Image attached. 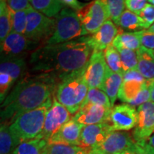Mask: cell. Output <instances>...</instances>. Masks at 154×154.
<instances>
[{
    "label": "cell",
    "mask_w": 154,
    "mask_h": 154,
    "mask_svg": "<svg viewBox=\"0 0 154 154\" xmlns=\"http://www.w3.org/2000/svg\"><path fill=\"white\" fill-rule=\"evenodd\" d=\"M92 52L84 36L64 43L46 44L31 53L29 72L51 75L60 82L86 67Z\"/></svg>",
    "instance_id": "obj_1"
},
{
    "label": "cell",
    "mask_w": 154,
    "mask_h": 154,
    "mask_svg": "<svg viewBox=\"0 0 154 154\" xmlns=\"http://www.w3.org/2000/svg\"><path fill=\"white\" fill-rule=\"evenodd\" d=\"M59 81L47 74L26 71L1 105V124L11 125L23 113L44 104L55 94Z\"/></svg>",
    "instance_id": "obj_2"
},
{
    "label": "cell",
    "mask_w": 154,
    "mask_h": 154,
    "mask_svg": "<svg viewBox=\"0 0 154 154\" xmlns=\"http://www.w3.org/2000/svg\"><path fill=\"white\" fill-rule=\"evenodd\" d=\"M86 68L64 77L56 89V99L72 115L78 112L87 96L88 86L85 78Z\"/></svg>",
    "instance_id": "obj_3"
},
{
    "label": "cell",
    "mask_w": 154,
    "mask_h": 154,
    "mask_svg": "<svg viewBox=\"0 0 154 154\" xmlns=\"http://www.w3.org/2000/svg\"><path fill=\"white\" fill-rule=\"evenodd\" d=\"M54 96L41 106L23 113L9 125V129L17 145L40 136L44 129L46 115L52 105Z\"/></svg>",
    "instance_id": "obj_4"
},
{
    "label": "cell",
    "mask_w": 154,
    "mask_h": 154,
    "mask_svg": "<svg viewBox=\"0 0 154 154\" xmlns=\"http://www.w3.org/2000/svg\"><path fill=\"white\" fill-rule=\"evenodd\" d=\"M55 20L54 32L46 44L64 43L82 36L80 19L72 9L64 7L55 17Z\"/></svg>",
    "instance_id": "obj_5"
},
{
    "label": "cell",
    "mask_w": 154,
    "mask_h": 154,
    "mask_svg": "<svg viewBox=\"0 0 154 154\" xmlns=\"http://www.w3.org/2000/svg\"><path fill=\"white\" fill-rule=\"evenodd\" d=\"M82 27V36L93 34L109 19H111L108 3L94 0L76 11Z\"/></svg>",
    "instance_id": "obj_6"
},
{
    "label": "cell",
    "mask_w": 154,
    "mask_h": 154,
    "mask_svg": "<svg viewBox=\"0 0 154 154\" xmlns=\"http://www.w3.org/2000/svg\"><path fill=\"white\" fill-rule=\"evenodd\" d=\"M55 18H50L31 7L28 9L27 24L24 35L45 45L55 30Z\"/></svg>",
    "instance_id": "obj_7"
},
{
    "label": "cell",
    "mask_w": 154,
    "mask_h": 154,
    "mask_svg": "<svg viewBox=\"0 0 154 154\" xmlns=\"http://www.w3.org/2000/svg\"><path fill=\"white\" fill-rule=\"evenodd\" d=\"M25 57L1 59L0 64V99L2 103L11 88L26 72Z\"/></svg>",
    "instance_id": "obj_8"
},
{
    "label": "cell",
    "mask_w": 154,
    "mask_h": 154,
    "mask_svg": "<svg viewBox=\"0 0 154 154\" xmlns=\"http://www.w3.org/2000/svg\"><path fill=\"white\" fill-rule=\"evenodd\" d=\"M41 47V44L30 39L24 34L11 32L1 42V59L25 57L29 52L32 53Z\"/></svg>",
    "instance_id": "obj_9"
},
{
    "label": "cell",
    "mask_w": 154,
    "mask_h": 154,
    "mask_svg": "<svg viewBox=\"0 0 154 154\" xmlns=\"http://www.w3.org/2000/svg\"><path fill=\"white\" fill-rule=\"evenodd\" d=\"M136 143L127 131H113L102 143L90 150L88 154H116L133 148Z\"/></svg>",
    "instance_id": "obj_10"
},
{
    "label": "cell",
    "mask_w": 154,
    "mask_h": 154,
    "mask_svg": "<svg viewBox=\"0 0 154 154\" xmlns=\"http://www.w3.org/2000/svg\"><path fill=\"white\" fill-rule=\"evenodd\" d=\"M71 115L66 108L61 104L54 96L52 105L46 115L43 131L38 137L49 140L63 125L72 119Z\"/></svg>",
    "instance_id": "obj_11"
},
{
    "label": "cell",
    "mask_w": 154,
    "mask_h": 154,
    "mask_svg": "<svg viewBox=\"0 0 154 154\" xmlns=\"http://www.w3.org/2000/svg\"><path fill=\"white\" fill-rule=\"evenodd\" d=\"M137 114L133 138L136 142L147 141L154 133V102H146L138 106Z\"/></svg>",
    "instance_id": "obj_12"
},
{
    "label": "cell",
    "mask_w": 154,
    "mask_h": 154,
    "mask_svg": "<svg viewBox=\"0 0 154 154\" xmlns=\"http://www.w3.org/2000/svg\"><path fill=\"white\" fill-rule=\"evenodd\" d=\"M138 121L137 110L128 103L116 105L111 108L109 123L113 131H127L136 127Z\"/></svg>",
    "instance_id": "obj_13"
},
{
    "label": "cell",
    "mask_w": 154,
    "mask_h": 154,
    "mask_svg": "<svg viewBox=\"0 0 154 154\" xmlns=\"http://www.w3.org/2000/svg\"><path fill=\"white\" fill-rule=\"evenodd\" d=\"M123 32L124 31L118 27L111 19H109L95 33L84 36L93 51H104L113 44L116 36Z\"/></svg>",
    "instance_id": "obj_14"
},
{
    "label": "cell",
    "mask_w": 154,
    "mask_h": 154,
    "mask_svg": "<svg viewBox=\"0 0 154 154\" xmlns=\"http://www.w3.org/2000/svg\"><path fill=\"white\" fill-rule=\"evenodd\" d=\"M106 67L103 51H93L85 71L88 88L101 89L106 73Z\"/></svg>",
    "instance_id": "obj_15"
},
{
    "label": "cell",
    "mask_w": 154,
    "mask_h": 154,
    "mask_svg": "<svg viewBox=\"0 0 154 154\" xmlns=\"http://www.w3.org/2000/svg\"><path fill=\"white\" fill-rule=\"evenodd\" d=\"M111 110L104 106L87 103L82 106L72 119L84 126L109 122Z\"/></svg>",
    "instance_id": "obj_16"
},
{
    "label": "cell",
    "mask_w": 154,
    "mask_h": 154,
    "mask_svg": "<svg viewBox=\"0 0 154 154\" xmlns=\"http://www.w3.org/2000/svg\"><path fill=\"white\" fill-rule=\"evenodd\" d=\"M113 131L112 126L109 122L84 126L81 134L79 146L90 151L102 143Z\"/></svg>",
    "instance_id": "obj_17"
},
{
    "label": "cell",
    "mask_w": 154,
    "mask_h": 154,
    "mask_svg": "<svg viewBox=\"0 0 154 154\" xmlns=\"http://www.w3.org/2000/svg\"><path fill=\"white\" fill-rule=\"evenodd\" d=\"M84 126L72 119L47 140L49 144L79 146Z\"/></svg>",
    "instance_id": "obj_18"
},
{
    "label": "cell",
    "mask_w": 154,
    "mask_h": 154,
    "mask_svg": "<svg viewBox=\"0 0 154 154\" xmlns=\"http://www.w3.org/2000/svg\"><path fill=\"white\" fill-rule=\"evenodd\" d=\"M115 24L124 32L125 31H127V32H139L150 27L141 17L128 9L122 13Z\"/></svg>",
    "instance_id": "obj_19"
},
{
    "label": "cell",
    "mask_w": 154,
    "mask_h": 154,
    "mask_svg": "<svg viewBox=\"0 0 154 154\" xmlns=\"http://www.w3.org/2000/svg\"><path fill=\"white\" fill-rule=\"evenodd\" d=\"M123 83V74L113 72L107 66L106 73L101 90L104 91L110 99L111 106H114L116 100Z\"/></svg>",
    "instance_id": "obj_20"
},
{
    "label": "cell",
    "mask_w": 154,
    "mask_h": 154,
    "mask_svg": "<svg viewBox=\"0 0 154 154\" xmlns=\"http://www.w3.org/2000/svg\"><path fill=\"white\" fill-rule=\"evenodd\" d=\"M137 69L146 80H154V54L153 51L140 47L137 51Z\"/></svg>",
    "instance_id": "obj_21"
},
{
    "label": "cell",
    "mask_w": 154,
    "mask_h": 154,
    "mask_svg": "<svg viewBox=\"0 0 154 154\" xmlns=\"http://www.w3.org/2000/svg\"><path fill=\"white\" fill-rule=\"evenodd\" d=\"M142 31L135 32H120L113 40L112 45L118 50L127 49L137 51L141 47L140 36Z\"/></svg>",
    "instance_id": "obj_22"
},
{
    "label": "cell",
    "mask_w": 154,
    "mask_h": 154,
    "mask_svg": "<svg viewBox=\"0 0 154 154\" xmlns=\"http://www.w3.org/2000/svg\"><path fill=\"white\" fill-rule=\"evenodd\" d=\"M145 82L123 79V83L118 94V98L124 103H130L139 94L143 87Z\"/></svg>",
    "instance_id": "obj_23"
},
{
    "label": "cell",
    "mask_w": 154,
    "mask_h": 154,
    "mask_svg": "<svg viewBox=\"0 0 154 154\" xmlns=\"http://www.w3.org/2000/svg\"><path fill=\"white\" fill-rule=\"evenodd\" d=\"M35 10L50 18H53L64 8L60 0H29Z\"/></svg>",
    "instance_id": "obj_24"
},
{
    "label": "cell",
    "mask_w": 154,
    "mask_h": 154,
    "mask_svg": "<svg viewBox=\"0 0 154 154\" xmlns=\"http://www.w3.org/2000/svg\"><path fill=\"white\" fill-rule=\"evenodd\" d=\"M47 145V140L37 137L19 144L12 154H45Z\"/></svg>",
    "instance_id": "obj_25"
},
{
    "label": "cell",
    "mask_w": 154,
    "mask_h": 154,
    "mask_svg": "<svg viewBox=\"0 0 154 154\" xmlns=\"http://www.w3.org/2000/svg\"><path fill=\"white\" fill-rule=\"evenodd\" d=\"M12 29L11 10L7 0H0V40L2 42Z\"/></svg>",
    "instance_id": "obj_26"
},
{
    "label": "cell",
    "mask_w": 154,
    "mask_h": 154,
    "mask_svg": "<svg viewBox=\"0 0 154 154\" xmlns=\"http://www.w3.org/2000/svg\"><path fill=\"white\" fill-rule=\"evenodd\" d=\"M18 146L7 124H1L0 128V154H12Z\"/></svg>",
    "instance_id": "obj_27"
},
{
    "label": "cell",
    "mask_w": 154,
    "mask_h": 154,
    "mask_svg": "<svg viewBox=\"0 0 154 154\" xmlns=\"http://www.w3.org/2000/svg\"><path fill=\"white\" fill-rule=\"evenodd\" d=\"M89 151L88 149L79 146L48 143L45 154H88Z\"/></svg>",
    "instance_id": "obj_28"
},
{
    "label": "cell",
    "mask_w": 154,
    "mask_h": 154,
    "mask_svg": "<svg viewBox=\"0 0 154 154\" xmlns=\"http://www.w3.org/2000/svg\"><path fill=\"white\" fill-rule=\"evenodd\" d=\"M87 103H94L104 106L111 109V103L107 94L99 88H88V91L82 106Z\"/></svg>",
    "instance_id": "obj_29"
},
{
    "label": "cell",
    "mask_w": 154,
    "mask_h": 154,
    "mask_svg": "<svg viewBox=\"0 0 154 154\" xmlns=\"http://www.w3.org/2000/svg\"><path fill=\"white\" fill-rule=\"evenodd\" d=\"M107 66L110 68L113 72L123 74L122 65L120 53L118 49H116L111 44L103 51Z\"/></svg>",
    "instance_id": "obj_30"
},
{
    "label": "cell",
    "mask_w": 154,
    "mask_h": 154,
    "mask_svg": "<svg viewBox=\"0 0 154 154\" xmlns=\"http://www.w3.org/2000/svg\"><path fill=\"white\" fill-rule=\"evenodd\" d=\"M118 51L120 53L123 74L125 72L134 69H137L138 55L137 51L134 50L121 49Z\"/></svg>",
    "instance_id": "obj_31"
},
{
    "label": "cell",
    "mask_w": 154,
    "mask_h": 154,
    "mask_svg": "<svg viewBox=\"0 0 154 154\" xmlns=\"http://www.w3.org/2000/svg\"><path fill=\"white\" fill-rule=\"evenodd\" d=\"M28 9L19 11H11L12 16V29L11 32L20 34H25L27 24Z\"/></svg>",
    "instance_id": "obj_32"
},
{
    "label": "cell",
    "mask_w": 154,
    "mask_h": 154,
    "mask_svg": "<svg viewBox=\"0 0 154 154\" xmlns=\"http://www.w3.org/2000/svg\"><path fill=\"white\" fill-rule=\"evenodd\" d=\"M125 1L126 0H108L111 19L114 23L118 20L122 13L125 11Z\"/></svg>",
    "instance_id": "obj_33"
},
{
    "label": "cell",
    "mask_w": 154,
    "mask_h": 154,
    "mask_svg": "<svg viewBox=\"0 0 154 154\" xmlns=\"http://www.w3.org/2000/svg\"><path fill=\"white\" fill-rule=\"evenodd\" d=\"M147 1L148 0H126L125 5L128 10L138 15L147 5Z\"/></svg>",
    "instance_id": "obj_34"
},
{
    "label": "cell",
    "mask_w": 154,
    "mask_h": 154,
    "mask_svg": "<svg viewBox=\"0 0 154 154\" xmlns=\"http://www.w3.org/2000/svg\"><path fill=\"white\" fill-rule=\"evenodd\" d=\"M150 26L154 24V5L147 4L138 14Z\"/></svg>",
    "instance_id": "obj_35"
},
{
    "label": "cell",
    "mask_w": 154,
    "mask_h": 154,
    "mask_svg": "<svg viewBox=\"0 0 154 154\" xmlns=\"http://www.w3.org/2000/svg\"><path fill=\"white\" fill-rule=\"evenodd\" d=\"M7 2L12 11L25 10L32 7L29 0H7Z\"/></svg>",
    "instance_id": "obj_36"
},
{
    "label": "cell",
    "mask_w": 154,
    "mask_h": 154,
    "mask_svg": "<svg viewBox=\"0 0 154 154\" xmlns=\"http://www.w3.org/2000/svg\"><path fill=\"white\" fill-rule=\"evenodd\" d=\"M142 47L153 51L154 50V34L149 32L147 30H143L140 36Z\"/></svg>",
    "instance_id": "obj_37"
},
{
    "label": "cell",
    "mask_w": 154,
    "mask_h": 154,
    "mask_svg": "<svg viewBox=\"0 0 154 154\" xmlns=\"http://www.w3.org/2000/svg\"><path fill=\"white\" fill-rule=\"evenodd\" d=\"M135 147L138 154H154V147L147 141L136 142Z\"/></svg>",
    "instance_id": "obj_38"
},
{
    "label": "cell",
    "mask_w": 154,
    "mask_h": 154,
    "mask_svg": "<svg viewBox=\"0 0 154 154\" xmlns=\"http://www.w3.org/2000/svg\"><path fill=\"white\" fill-rule=\"evenodd\" d=\"M123 79L137 80L140 81V82H145L146 80V79L142 76L141 74L138 72V69H134V70H130L125 72L124 74H123Z\"/></svg>",
    "instance_id": "obj_39"
},
{
    "label": "cell",
    "mask_w": 154,
    "mask_h": 154,
    "mask_svg": "<svg viewBox=\"0 0 154 154\" xmlns=\"http://www.w3.org/2000/svg\"><path fill=\"white\" fill-rule=\"evenodd\" d=\"M61 3L64 6H66L69 8L72 9L73 10L79 11L84 7L86 4L80 2L78 0H60Z\"/></svg>",
    "instance_id": "obj_40"
},
{
    "label": "cell",
    "mask_w": 154,
    "mask_h": 154,
    "mask_svg": "<svg viewBox=\"0 0 154 154\" xmlns=\"http://www.w3.org/2000/svg\"><path fill=\"white\" fill-rule=\"evenodd\" d=\"M116 154H138V153H137V151H136V147H135V145H134V147L131 148V149L126 150V151H121V152H120V153H116Z\"/></svg>",
    "instance_id": "obj_41"
},
{
    "label": "cell",
    "mask_w": 154,
    "mask_h": 154,
    "mask_svg": "<svg viewBox=\"0 0 154 154\" xmlns=\"http://www.w3.org/2000/svg\"><path fill=\"white\" fill-rule=\"evenodd\" d=\"M147 142L150 144V145L153 146V147H154V133H153V134L151 136V137L149 138V140H147Z\"/></svg>",
    "instance_id": "obj_42"
},
{
    "label": "cell",
    "mask_w": 154,
    "mask_h": 154,
    "mask_svg": "<svg viewBox=\"0 0 154 154\" xmlns=\"http://www.w3.org/2000/svg\"><path fill=\"white\" fill-rule=\"evenodd\" d=\"M150 101L154 102V84L152 86L151 89V99H150Z\"/></svg>",
    "instance_id": "obj_43"
},
{
    "label": "cell",
    "mask_w": 154,
    "mask_h": 154,
    "mask_svg": "<svg viewBox=\"0 0 154 154\" xmlns=\"http://www.w3.org/2000/svg\"><path fill=\"white\" fill-rule=\"evenodd\" d=\"M146 30H147L149 32H151V33L154 34V24L153 25H151V26Z\"/></svg>",
    "instance_id": "obj_44"
},
{
    "label": "cell",
    "mask_w": 154,
    "mask_h": 154,
    "mask_svg": "<svg viewBox=\"0 0 154 154\" xmlns=\"http://www.w3.org/2000/svg\"><path fill=\"white\" fill-rule=\"evenodd\" d=\"M148 1H149V4H151V5H154V0H148Z\"/></svg>",
    "instance_id": "obj_45"
},
{
    "label": "cell",
    "mask_w": 154,
    "mask_h": 154,
    "mask_svg": "<svg viewBox=\"0 0 154 154\" xmlns=\"http://www.w3.org/2000/svg\"><path fill=\"white\" fill-rule=\"evenodd\" d=\"M153 54H154V50H153Z\"/></svg>",
    "instance_id": "obj_46"
}]
</instances>
